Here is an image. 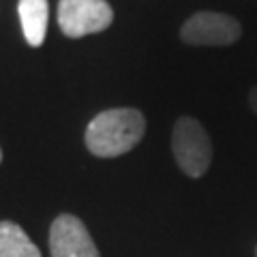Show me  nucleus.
<instances>
[{"mask_svg": "<svg viewBox=\"0 0 257 257\" xmlns=\"http://www.w3.org/2000/svg\"><path fill=\"white\" fill-rule=\"evenodd\" d=\"M248 105H251V109L257 114V88H253L251 94H248Z\"/></svg>", "mask_w": 257, "mask_h": 257, "instance_id": "6e6552de", "label": "nucleus"}, {"mask_svg": "<svg viewBox=\"0 0 257 257\" xmlns=\"http://www.w3.org/2000/svg\"><path fill=\"white\" fill-rule=\"evenodd\" d=\"M0 257H41V251L18 223L0 221Z\"/></svg>", "mask_w": 257, "mask_h": 257, "instance_id": "0eeeda50", "label": "nucleus"}, {"mask_svg": "<svg viewBox=\"0 0 257 257\" xmlns=\"http://www.w3.org/2000/svg\"><path fill=\"white\" fill-rule=\"evenodd\" d=\"M114 22V11L105 0H60L58 26L69 39L103 32Z\"/></svg>", "mask_w": 257, "mask_h": 257, "instance_id": "7ed1b4c3", "label": "nucleus"}, {"mask_svg": "<svg viewBox=\"0 0 257 257\" xmlns=\"http://www.w3.org/2000/svg\"><path fill=\"white\" fill-rule=\"evenodd\" d=\"M0 161H3V150H0Z\"/></svg>", "mask_w": 257, "mask_h": 257, "instance_id": "1a4fd4ad", "label": "nucleus"}, {"mask_svg": "<svg viewBox=\"0 0 257 257\" xmlns=\"http://www.w3.org/2000/svg\"><path fill=\"white\" fill-rule=\"evenodd\" d=\"M18 15H20L24 39L28 41V45L32 47L43 45L47 35V20H50L47 0H20Z\"/></svg>", "mask_w": 257, "mask_h": 257, "instance_id": "423d86ee", "label": "nucleus"}, {"mask_svg": "<svg viewBox=\"0 0 257 257\" xmlns=\"http://www.w3.org/2000/svg\"><path fill=\"white\" fill-rule=\"evenodd\" d=\"M146 118L140 109L116 107L96 114L86 128V148L94 157L111 159L126 155L142 142Z\"/></svg>", "mask_w": 257, "mask_h": 257, "instance_id": "f257e3e1", "label": "nucleus"}, {"mask_svg": "<svg viewBox=\"0 0 257 257\" xmlns=\"http://www.w3.org/2000/svg\"><path fill=\"white\" fill-rule=\"evenodd\" d=\"M52 257H101L86 225L73 214H60L50 229Z\"/></svg>", "mask_w": 257, "mask_h": 257, "instance_id": "39448f33", "label": "nucleus"}, {"mask_svg": "<svg viewBox=\"0 0 257 257\" xmlns=\"http://www.w3.org/2000/svg\"><path fill=\"white\" fill-rule=\"evenodd\" d=\"M242 35L236 18L216 11H199L182 24L180 39L187 45H231Z\"/></svg>", "mask_w": 257, "mask_h": 257, "instance_id": "20e7f679", "label": "nucleus"}, {"mask_svg": "<svg viewBox=\"0 0 257 257\" xmlns=\"http://www.w3.org/2000/svg\"><path fill=\"white\" fill-rule=\"evenodd\" d=\"M172 152L178 167L191 178L204 176L212 163L210 138H208L206 128L195 118L189 116L176 120L172 133Z\"/></svg>", "mask_w": 257, "mask_h": 257, "instance_id": "f03ea898", "label": "nucleus"}]
</instances>
